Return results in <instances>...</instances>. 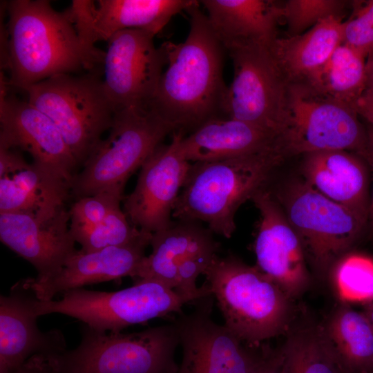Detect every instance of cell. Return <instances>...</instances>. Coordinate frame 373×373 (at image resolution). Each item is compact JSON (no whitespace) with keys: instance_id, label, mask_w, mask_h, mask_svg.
I'll return each mask as SVG.
<instances>
[{"instance_id":"6da1fadb","label":"cell","mask_w":373,"mask_h":373,"mask_svg":"<svg viewBox=\"0 0 373 373\" xmlns=\"http://www.w3.org/2000/svg\"><path fill=\"white\" fill-rule=\"evenodd\" d=\"M199 4L200 1L186 10L189 30L185 40L161 46L166 68L150 103L173 133L180 131L185 135L211 119L227 117L228 86L223 78L225 49Z\"/></svg>"},{"instance_id":"7a4b0ae2","label":"cell","mask_w":373,"mask_h":373,"mask_svg":"<svg viewBox=\"0 0 373 373\" xmlns=\"http://www.w3.org/2000/svg\"><path fill=\"white\" fill-rule=\"evenodd\" d=\"M8 21L1 36V70L9 85L24 90L54 75L92 69L105 52L86 44L67 15L46 0L6 3Z\"/></svg>"},{"instance_id":"3957f363","label":"cell","mask_w":373,"mask_h":373,"mask_svg":"<svg viewBox=\"0 0 373 373\" xmlns=\"http://www.w3.org/2000/svg\"><path fill=\"white\" fill-rule=\"evenodd\" d=\"M287 157L280 142L243 156L191 163L172 218L204 222L213 233L230 238L240 207L267 187Z\"/></svg>"},{"instance_id":"277c9868","label":"cell","mask_w":373,"mask_h":373,"mask_svg":"<svg viewBox=\"0 0 373 373\" xmlns=\"http://www.w3.org/2000/svg\"><path fill=\"white\" fill-rule=\"evenodd\" d=\"M203 275L224 325L246 346L259 347L287 330L292 299L256 265L218 255Z\"/></svg>"},{"instance_id":"5b68a950","label":"cell","mask_w":373,"mask_h":373,"mask_svg":"<svg viewBox=\"0 0 373 373\" xmlns=\"http://www.w3.org/2000/svg\"><path fill=\"white\" fill-rule=\"evenodd\" d=\"M71 350L52 354L59 373H177L179 343L173 321L138 332H100L86 325Z\"/></svg>"},{"instance_id":"8992f818","label":"cell","mask_w":373,"mask_h":373,"mask_svg":"<svg viewBox=\"0 0 373 373\" xmlns=\"http://www.w3.org/2000/svg\"><path fill=\"white\" fill-rule=\"evenodd\" d=\"M108 131L73 178L71 192L77 200L108 188L124 187L134 171L173 133L150 104L116 110Z\"/></svg>"},{"instance_id":"52a82bcc","label":"cell","mask_w":373,"mask_h":373,"mask_svg":"<svg viewBox=\"0 0 373 373\" xmlns=\"http://www.w3.org/2000/svg\"><path fill=\"white\" fill-rule=\"evenodd\" d=\"M196 300L151 279L135 280L133 286L116 291L79 288L68 291L58 300L35 303L39 316L61 314L83 322L100 332L119 333L129 326L169 314L182 313V307Z\"/></svg>"},{"instance_id":"ba28073f","label":"cell","mask_w":373,"mask_h":373,"mask_svg":"<svg viewBox=\"0 0 373 373\" xmlns=\"http://www.w3.org/2000/svg\"><path fill=\"white\" fill-rule=\"evenodd\" d=\"M28 101L59 129L78 166L83 165L111 125L115 109L97 75H54L23 90Z\"/></svg>"},{"instance_id":"9c48e42d","label":"cell","mask_w":373,"mask_h":373,"mask_svg":"<svg viewBox=\"0 0 373 373\" xmlns=\"http://www.w3.org/2000/svg\"><path fill=\"white\" fill-rule=\"evenodd\" d=\"M271 193L319 271L325 272L345 255L367 226V218L327 198L304 180Z\"/></svg>"},{"instance_id":"30bf717a","label":"cell","mask_w":373,"mask_h":373,"mask_svg":"<svg viewBox=\"0 0 373 373\" xmlns=\"http://www.w3.org/2000/svg\"><path fill=\"white\" fill-rule=\"evenodd\" d=\"M360 118L353 106L303 84H289L287 121L280 140L287 156L341 150L363 158L368 133Z\"/></svg>"},{"instance_id":"8fae6325","label":"cell","mask_w":373,"mask_h":373,"mask_svg":"<svg viewBox=\"0 0 373 373\" xmlns=\"http://www.w3.org/2000/svg\"><path fill=\"white\" fill-rule=\"evenodd\" d=\"M227 52L233 66L226 97L227 116L280 137L287 121L289 84L269 46L249 45Z\"/></svg>"},{"instance_id":"7c38bea8","label":"cell","mask_w":373,"mask_h":373,"mask_svg":"<svg viewBox=\"0 0 373 373\" xmlns=\"http://www.w3.org/2000/svg\"><path fill=\"white\" fill-rule=\"evenodd\" d=\"M150 245L151 253L142 260L134 280H155L195 300L212 294L206 282L196 286L220 249L208 227L195 221L173 220L152 234Z\"/></svg>"},{"instance_id":"4fadbf2b","label":"cell","mask_w":373,"mask_h":373,"mask_svg":"<svg viewBox=\"0 0 373 373\" xmlns=\"http://www.w3.org/2000/svg\"><path fill=\"white\" fill-rule=\"evenodd\" d=\"M154 37L130 29L117 32L107 41L102 82L115 111L151 102L166 66L164 50L156 47Z\"/></svg>"},{"instance_id":"5bb4252c","label":"cell","mask_w":373,"mask_h":373,"mask_svg":"<svg viewBox=\"0 0 373 373\" xmlns=\"http://www.w3.org/2000/svg\"><path fill=\"white\" fill-rule=\"evenodd\" d=\"M213 294L193 302L189 314H178L176 325L182 360L177 373H248L256 348L243 344L224 325L211 317Z\"/></svg>"},{"instance_id":"9a60e30c","label":"cell","mask_w":373,"mask_h":373,"mask_svg":"<svg viewBox=\"0 0 373 373\" xmlns=\"http://www.w3.org/2000/svg\"><path fill=\"white\" fill-rule=\"evenodd\" d=\"M169 144H160L140 167L133 191L124 199V212L131 223L150 233L172 222L175 202L186 179L191 162L180 149L185 135L172 133Z\"/></svg>"},{"instance_id":"2e32d148","label":"cell","mask_w":373,"mask_h":373,"mask_svg":"<svg viewBox=\"0 0 373 373\" xmlns=\"http://www.w3.org/2000/svg\"><path fill=\"white\" fill-rule=\"evenodd\" d=\"M260 220L254 241L256 267L293 299L309 287L305 252L297 233L267 187L251 198Z\"/></svg>"},{"instance_id":"e0dca14e","label":"cell","mask_w":373,"mask_h":373,"mask_svg":"<svg viewBox=\"0 0 373 373\" xmlns=\"http://www.w3.org/2000/svg\"><path fill=\"white\" fill-rule=\"evenodd\" d=\"M0 146L23 151L33 163L72 185L77 162L52 121L28 100L1 93Z\"/></svg>"},{"instance_id":"ac0fdd59","label":"cell","mask_w":373,"mask_h":373,"mask_svg":"<svg viewBox=\"0 0 373 373\" xmlns=\"http://www.w3.org/2000/svg\"><path fill=\"white\" fill-rule=\"evenodd\" d=\"M196 0L73 1L66 10L84 42L95 47L117 32L136 29L153 35L173 17L197 4Z\"/></svg>"},{"instance_id":"d6986e66","label":"cell","mask_w":373,"mask_h":373,"mask_svg":"<svg viewBox=\"0 0 373 373\" xmlns=\"http://www.w3.org/2000/svg\"><path fill=\"white\" fill-rule=\"evenodd\" d=\"M66 208L50 216L23 212L0 213L2 243L29 262L39 280L55 275L77 250Z\"/></svg>"},{"instance_id":"ffe728a7","label":"cell","mask_w":373,"mask_h":373,"mask_svg":"<svg viewBox=\"0 0 373 373\" xmlns=\"http://www.w3.org/2000/svg\"><path fill=\"white\" fill-rule=\"evenodd\" d=\"M151 237L92 251L76 250L55 275L45 280L27 278L26 284L39 300L48 301L84 285L126 276L134 278Z\"/></svg>"},{"instance_id":"44dd1931","label":"cell","mask_w":373,"mask_h":373,"mask_svg":"<svg viewBox=\"0 0 373 373\" xmlns=\"http://www.w3.org/2000/svg\"><path fill=\"white\" fill-rule=\"evenodd\" d=\"M39 300L25 280L0 297V373H12L37 354L59 353L66 342L59 330L42 332L35 303Z\"/></svg>"},{"instance_id":"7402d4cb","label":"cell","mask_w":373,"mask_h":373,"mask_svg":"<svg viewBox=\"0 0 373 373\" xmlns=\"http://www.w3.org/2000/svg\"><path fill=\"white\" fill-rule=\"evenodd\" d=\"M361 156L341 150L305 155L304 181L318 192L367 218L368 173Z\"/></svg>"},{"instance_id":"603a6c76","label":"cell","mask_w":373,"mask_h":373,"mask_svg":"<svg viewBox=\"0 0 373 373\" xmlns=\"http://www.w3.org/2000/svg\"><path fill=\"white\" fill-rule=\"evenodd\" d=\"M209 23L226 51L270 46L278 37L280 3L266 0H202Z\"/></svg>"},{"instance_id":"cb8c5ba5","label":"cell","mask_w":373,"mask_h":373,"mask_svg":"<svg viewBox=\"0 0 373 373\" xmlns=\"http://www.w3.org/2000/svg\"><path fill=\"white\" fill-rule=\"evenodd\" d=\"M280 137L249 123L222 117L211 119L180 142L189 162H208L257 153L280 143Z\"/></svg>"},{"instance_id":"d4e9b609","label":"cell","mask_w":373,"mask_h":373,"mask_svg":"<svg viewBox=\"0 0 373 373\" xmlns=\"http://www.w3.org/2000/svg\"><path fill=\"white\" fill-rule=\"evenodd\" d=\"M71 184L27 161L0 176V213L23 212L50 216L64 209Z\"/></svg>"},{"instance_id":"484cf974","label":"cell","mask_w":373,"mask_h":373,"mask_svg":"<svg viewBox=\"0 0 373 373\" xmlns=\"http://www.w3.org/2000/svg\"><path fill=\"white\" fill-rule=\"evenodd\" d=\"M343 41L342 17H331L298 35L278 37L269 50L288 84H302Z\"/></svg>"},{"instance_id":"4316f807","label":"cell","mask_w":373,"mask_h":373,"mask_svg":"<svg viewBox=\"0 0 373 373\" xmlns=\"http://www.w3.org/2000/svg\"><path fill=\"white\" fill-rule=\"evenodd\" d=\"M343 303L321 325L327 345L343 373H373V328L363 312Z\"/></svg>"},{"instance_id":"83f0119b","label":"cell","mask_w":373,"mask_h":373,"mask_svg":"<svg viewBox=\"0 0 373 373\" xmlns=\"http://www.w3.org/2000/svg\"><path fill=\"white\" fill-rule=\"evenodd\" d=\"M365 62L363 54L343 43L300 84L318 95L355 108L365 91Z\"/></svg>"},{"instance_id":"f1b7e54d","label":"cell","mask_w":373,"mask_h":373,"mask_svg":"<svg viewBox=\"0 0 373 373\" xmlns=\"http://www.w3.org/2000/svg\"><path fill=\"white\" fill-rule=\"evenodd\" d=\"M282 348L284 373H343L320 325L291 333Z\"/></svg>"},{"instance_id":"f546056e","label":"cell","mask_w":373,"mask_h":373,"mask_svg":"<svg viewBox=\"0 0 373 373\" xmlns=\"http://www.w3.org/2000/svg\"><path fill=\"white\" fill-rule=\"evenodd\" d=\"M332 280L344 303L368 304L373 301V258L358 253L342 256L336 262Z\"/></svg>"},{"instance_id":"4dcf8cb0","label":"cell","mask_w":373,"mask_h":373,"mask_svg":"<svg viewBox=\"0 0 373 373\" xmlns=\"http://www.w3.org/2000/svg\"><path fill=\"white\" fill-rule=\"evenodd\" d=\"M70 229L84 251L127 245L153 234L134 227L121 208L93 226H70Z\"/></svg>"},{"instance_id":"1f68e13d","label":"cell","mask_w":373,"mask_h":373,"mask_svg":"<svg viewBox=\"0 0 373 373\" xmlns=\"http://www.w3.org/2000/svg\"><path fill=\"white\" fill-rule=\"evenodd\" d=\"M346 1L341 0H288L280 3V19L287 37L298 35L331 17H341Z\"/></svg>"},{"instance_id":"d6a6232c","label":"cell","mask_w":373,"mask_h":373,"mask_svg":"<svg viewBox=\"0 0 373 373\" xmlns=\"http://www.w3.org/2000/svg\"><path fill=\"white\" fill-rule=\"evenodd\" d=\"M124 187L115 186L82 198L70 209V227L93 226L121 208Z\"/></svg>"},{"instance_id":"836d02e7","label":"cell","mask_w":373,"mask_h":373,"mask_svg":"<svg viewBox=\"0 0 373 373\" xmlns=\"http://www.w3.org/2000/svg\"><path fill=\"white\" fill-rule=\"evenodd\" d=\"M350 17L343 21V44L365 57L373 50V0L354 3Z\"/></svg>"},{"instance_id":"e575fe53","label":"cell","mask_w":373,"mask_h":373,"mask_svg":"<svg viewBox=\"0 0 373 373\" xmlns=\"http://www.w3.org/2000/svg\"><path fill=\"white\" fill-rule=\"evenodd\" d=\"M52 354H35L12 373H58L54 365Z\"/></svg>"},{"instance_id":"d590c367","label":"cell","mask_w":373,"mask_h":373,"mask_svg":"<svg viewBox=\"0 0 373 373\" xmlns=\"http://www.w3.org/2000/svg\"><path fill=\"white\" fill-rule=\"evenodd\" d=\"M355 108L360 117L365 119L373 131V95L364 93L356 102Z\"/></svg>"},{"instance_id":"8d00e7d4","label":"cell","mask_w":373,"mask_h":373,"mask_svg":"<svg viewBox=\"0 0 373 373\" xmlns=\"http://www.w3.org/2000/svg\"><path fill=\"white\" fill-rule=\"evenodd\" d=\"M368 133V144L367 147L363 156V158L370 164L373 171V131L369 128ZM367 227L369 228L371 236H373V190L372 196L370 199Z\"/></svg>"},{"instance_id":"74e56055","label":"cell","mask_w":373,"mask_h":373,"mask_svg":"<svg viewBox=\"0 0 373 373\" xmlns=\"http://www.w3.org/2000/svg\"><path fill=\"white\" fill-rule=\"evenodd\" d=\"M264 373H284L282 356L276 354L267 357Z\"/></svg>"},{"instance_id":"f35d334b","label":"cell","mask_w":373,"mask_h":373,"mask_svg":"<svg viewBox=\"0 0 373 373\" xmlns=\"http://www.w3.org/2000/svg\"><path fill=\"white\" fill-rule=\"evenodd\" d=\"M366 87L365 93L373 95V50L366 57Z\"/></svg>"},{"instance_id":"ab89813d","label":"cell","mask_w":373,"mask_h":373,"mask_svg":"<svg viewBox=\"0 0 373 373\" xmlns=\"http://www.w3.org/2000/svg\"><path fill=\"white\" fill-rule=\"evenodd\" d=\"M363 313L373 328V301L366 304L365 309Z\"/></svg>"}]
</instances>
